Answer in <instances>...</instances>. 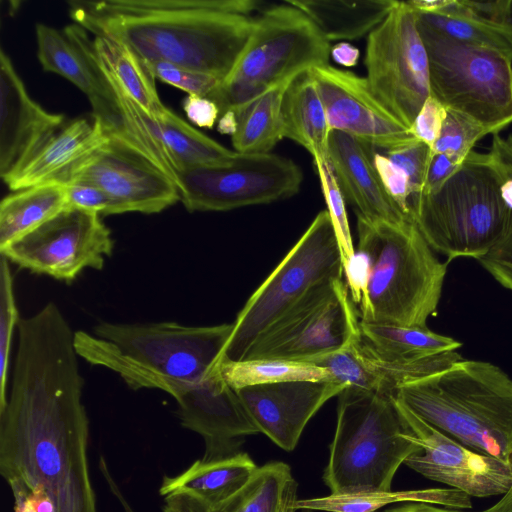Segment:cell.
<instances>
[{
  "mask_svg": "<svg viewBox=\"0 0 512 512\" xmlns=\"http://www.w3.org/2000/svg\"><path fill=\"white\" fill-rule=\"evenodd\" d=\"M68 207L103 216L115 215L113 200L100 188L84 182L64 184Z\"/></svg>",
  "mask_w": 512,
  "mask_h": 512,
  "instance_id": "7bdbcfd3",
  "label": "cell"
},
{
  "mask_svg": "<svg viewBox=\"0 0 512 512\" xmlns=\"http://www.w3.org/2000/svg\"><path fill=\"white\" fill-rule=\"evenodd\" d=\"M425 502L441 504L451 508L469 509L470 496L464 492L449 489H424L407 491H384L357 494H329L327 496L302 499L295 503L296 510L325 512H376L394 503Z\"/></svg>",
  "mask_w": 512,
  "mask_h": 512,
  "instance_id": "f546056e",
  "label": "cell"
},
{
  "mask_svg": "<svg viewBox=\"0 0 512 512\" xmlns=\"http://www.w3.org/2000/svg\"><path fill=\"white\" fill-rule=\"evenodd\" d=\"M126 116L147 137L156 142L178 174L181 171L230 163L237 152L193 128L167 107L152 117L130 98L122 103Z\"/></svg>",
  "mask_w": 512,
  "mask_h": 512,
  "instance_id": "603a6c76",
  "label": "cell"
},
{
  "mask_svg": "<svg viewBox=\"0 0 512 512\" xmlns=\"http://www.w3.org/2000/svg\"><path fill=\"white\" fill-rule=\"evenodd\" d=\"M366 268L358 304L363 321L427 327L440 302L448 261L441 262L415 223L357 216Z\"/></svg>",
  "mask_w": 512,
  "mask_h": 512,
  "instance_id": "3957f363",
  "label": "cell"
},
{
  "mask_svg": "<svg viewBox=\"0 0 512 512\" xmlns=\"http://www.w3.org/2000/svg\"><path fill=\"white\" fill-rule=\"evenodd\" d=\"M384 154L407 175L411 189V201L422 193L431 147L421 141L384 151ZM411 203V202H410Z\"/></svg>",
  "mask_w": 512,
  "mask_h": 512,
  "instance_id": "60d3db41",
  "label": "cell"
},
{
  "mask_svg": "<svg viewBox=\"0 0 512 512\" xmlns=\"http://www.w3.org/2000/svg\"><path fill=\"white\" fill-rule=\"evenodd\" d=\"M372 161L379 179L392 200L410 219L411 189L405 172L394 164L384 153H374Z\"/></svg>",
  "mask_w": 512,
  "mask_h": 512,
  "instance_id": "b9f144b4",
  "label": "cell"
},
{
  "mask_svg": "<svg viewBox=\"0 0 512 512\" xmlns=\"http://www.w3.org/2000/svg\"><path fill=\"white\" fill-rule=\"evenodd\" d=\"M182 107L187 118L200 128L212 129L220 117L219 107L207 97L187 95Z\"/></svg>",
  "mask_w": 512,
  "mask_h": 512,
  "instance_id": "c3c4849f",
  "label": "cell"
},
{
  "mask_svg": "<svg viewBox=\"0 0 512 512\" xmlns=\"http://www.w3.org/2000/svg\"><path fill=\"white\" fill-rule=\"evenodd\" d=\"M415 13L419 20L447 37L468 44L498 48L510 54L500 29L476 17L466 0H449L437 14Z\"/></svg>",
  "mask_w": 512,
  "mask_h": 512,
  "instance_id": "e575fe53",
  "label": "cell"
},
{
  "mask_svg": "<svg viewBox=\"0 0 512 512\" xmlns=\"http://www.w3.org/2000/svg\"><path fill=\"white\" fill-rule=\"evenodd\" d=\"M309 73L323 101L330 131L343 132L384 151L417 140L375 96L366 77L330 64Z\"/></svg>",
  "mask_w": 512,
  "mask_h": 512,
  "instance_id": "ac0fdd59",
  "label": "cell"
},
{
  "mask_svg": "<svg viewBox=\"0 0 512 512\" xmlns=\"http://www.w3.org/2000/svg\"><path fill=\"white\" fill-rule=\"evenodd\" d=\"M314 164L327 205V211L334 227L345 273L356 255L346 211V201L328 162L314 161Z\"/></svg>",
  "mask_w": 512,
  "mask_h": 512,
  "instance_id": "8d00e7d4",
  "label": "cell"
},
{
  "mask_svg": "<svg viewBox=\"0 0 512 512\" xmlns=\"http://www.w3.org/2000/svg\"><path fill=\"white\" fill-rule=\"evenodd\" d=\"M289 84L272 89L236 114L238 127L231 137L234 151L242 154L271 153L284 138L281 108Z\"/></svg>",
  "mask_w": 512,
  "mask_h": 512,
  "instance_id": "4dcf8cb0",
  "label": "cell"
},
{
  "mask_svg": "<svg viewBox=\"0 0 512 512\" xmlns=\"http://www.w3.org/2000/svg\"><path fill=\"white\" fill-rule=\"evenodd\" d=\"M104 476L105 478L107 479L108 483H109V486L112 490V492L117 496V498L119 499V501L121 502V504L123 505L124 507V510L125 512H135L133 510V508L128 504V502L126 501V499L123 497V495L121 494L118 486L115 484V482L112 480L109 472H106L104 473Z\"/></svg>",
  "mask_w": 512,
  "mask_h": 512,
  "instance_id": "6f0895ef",
  "label": "cell"
},
{
  "mask_svg": "<svg viewBox=\"0 0 512 512\" xmlns=\"http://www.w3.org/2000/svg\"><path fill=\"white\" fill-rule=\"evenodd\" d=\"M13 279L8 260L2 256L0 264V409L7 399L8 367L15 327L19 324Z\"/></svg>",
  "mask_w": 512,
  "mask_h": 512,
  "instance_id": "74e56055",
  "label": "cell"
},
{
  "mask_svg": "<svg viewBox=\"0 0 512 512\" xmlns=\"http://www.w3.org/2000/svg\"><path fill=\"white\" fill-rule=\"evenodd\" d=\"M487 134L489 132L475 120L446 109V116L431 152L444 153L463 161L475 143Z\"/></svg>",
  "mask_w": 512,
  "mask_h": 512,
  "instance_id": "f35d334b",
  "label": "cell"
},
{
  "mask_svg": "<svg viewBox=\"0 0 512 512\" xmlns=\"http://www.w3.org/2000/svg\"><path fill=\"white\" fill-rule=\"evenodd\" d=\"M89 48L101 70L125 95L152 117L165 112L167 107L158 95L155 77L133 51L109 37L91 33Z\"/></svg>",
  "mask_w": 512,
  "mask_h": 512,
  "instance_id": "4316f807",
  "label": "cell"
},
{
  "mask_svg": "<svg viewBox=\"0 0 512 512\" xmlns=\"http://www.w3.org/2000/svg\"><path fill=\"white\" fill-rule=\"evenodd\" d=\"M360 342L361 336L343 348L305 363L327 369L334 382L367 391L384 392L380 378L367 366L361 356Z\"/></svg>",
  "mask_w": 512,
  "mask_h": 512,
  "instance_id": "d590c367",
  "label": "cell"
},
{
  "mask_svg": "<svg viewBox=\"0 0 512 512\" xmlns=\"http://www.w3.org/2000/svg\"><path fill=\"white\" fill-rule=\"evenodd\" d=\"M258 466L244 452L215 459H199L176 476H164L159 493L187 495L213 508L240 490Z\"/></svg>",
  "mask_w": 512,
  "mask_h": 512,
  "instance_id": "cb8c5ba5",
  "label": "cell"
},
{
  "mask_svg": "<svg viewBox=\"0 0 512 512\" xmlns=\"http://www.w3.org/2000/svg\"><path fill=\"white\" fill-rule=\"evenodd\" d=\"M492 155L471 151L436 191L410 203L411 218L432 248L450 262L479 259L512 233V209L502 195Z\"/></svg>",
  "mask_w": 512,
  "mask_h": 512,
  "instance_id": "8992f818",
  "label": "cell"
},
{
  "mask_svg": "<svg viewBox=\"0 0 512 512\" xmlns=\"http://www.w3.org/2000/svg\"><path fill=\"white\" fill-rule=\"evenodd\" d=\"M283 136L304 147L314 161H328L330 128L309 71L293 79L282 100Z\"/></svg>",
  "mask_w": 512,
  "mask_h": 512,
  "instance_id": "d4e9b609",
  "label": "cell"
},
{
  "mask_svg": "<svg viewBox=\"0 0 512 512\" xmlns=\"http://www.w3.org/2000/svg\"><path fill=\"white\" fill-rule=\"evenodd\" d=\"M220 372L224 380L235 390L263 384L288 381L334 382L330 372L305 362L278 359L223 360Z\"/></svg>",
  "mask_w": 512,
  "mask_h": 512,
  "instance_id": "1f68e13d",
  "label": "cell"
},
{
  "mask_svg": "<svg viewBox=\"0 0 512 512\" xmlns=\"http://www.w3.org/2000/svg\"><path fill=\"white\" fill-rule=\"evenodd\" d=\"M416 20L428 58L430 95L446 109L475 120L489 134L511 124V55L452 39Z\"/></svg>",
  "mask_w": 512,
  "mask_h": 512,
  "instance_id": "9c48e42d",
  "label": "cell"
},
{
  "mask_svg": "<svg viewBox=\"0 0 512 512\" xmlns=\"http://www.w3.org/2000/svg\"><path fill=\"white\" fill-rule=\"evenodd\" d=\"M399 412L422 452L404 464L422 476L470 497L505 494L512 485V463L474 451L437 430L395 396Z\"/></svg>",
  "mask_w": 512,
  "mask_h": 512,
  "instance_id": "2e32d148",
  "label": "cell"
},
{
  "mask_svg": "<svg viewBox=\"0 0 512 512\" xmlns=\"http://www.w3.org/2000/svg\"><path fill=\"white\" fill-rule=\"evenodd\" d=\"M422 451L394 395L348 386L338 395L323 480L331 494L391 491L400 465Z\"/></svg>",
  "mask_w": 512,
  "mask_h": 512,
  "instance_id": "52a82bcc",
  "label": "cell"
},
{
  "mask_svg": "<svg viewBox=\"0 0 512 512\" xmlns=\"http://www.w3.org/2000/svg\"><path fill=\"white\" fill-rule=\"evenodd\" d=\"M76 24L109 37L143 61L162 60L223 81L233 69L255 25L250 16L213 11L97 15L69 6Z\"/></svg>",
  "mask_w": 512,
  "mask_h": 512,
  "instance_id": "5b68a950",
  "label": "cell"
},
{
  "mask_svg": "<svg viewBox=\"0 0 512 512\" xmlns=\"http://www.w3.org/2000/svg\"><path fill=\"white\" fill-rule=\"evenodd\" d=\"M143 61V60H142ZM155 79L185 91L188 95L209 97L222 82L219 78L162 60L143 61Z\"/></svg>",
  "mask_w": 512,
  "mask_h": 512,
  "instance_id": "ab89813d",
  "label": "cell"
},
{
  "mask_svg": "<svg viewBox=\"0 0 512 512\" xmlns=\"http://www.w3.org/2000/svg\"><path fill=\"white\" fill-rule=\"evenodd\" d=\"M164 499L163 512H210V507L187 495H171Z\"/></svg>",
  "mask_w": 512,
  "mask_h": 512,
  "instance_id": "681fc988",
  "label": "cell"
},
{
  "mask_svg": "<svg viewBox=\"0 0 512 512\" xmlns=\"http://www.w3.org/2000/svg\"><path fill=\"white\" fill-rule=\"evenodd\" d=\"M477 261L501 286L512 291V233Z\"/></svg>",
  "mask_w": 512,
  "mask_h": 512,
  "instance_id": "f6af8a7d",
  "label": "cell"
},
{
  "mask_svg": "<svg viewBox=\"0 0 512 512\" xmlns=\"http://www.w3.org/2000/svg\"><path fill=\"white\" fill-rule=\"evenodd\" d=\"M489 153L502 175V195L512 209V134L506 138L495 134Z\"/></svg>",
  "mask_w": 512,
  "mask_h": 512,
  "instance_id": "bcb514c9",
  "label": "cell"
},
{
  "mask_svg": "<svg viewBox=\"0 0 512 512\" xmlns=\"http://www.w3.org/2000/svg\"><path fill=\"white\" fill-rule=\"evenodd\" d=\"M330 42L301 10L267 8L255 19L249 40L228 76L210 94L220 110L236 114L311 69L329 64Z\"/></svg>",
  "mask_w": 512,
  "mask_h": 512,
  "instance_id": "ba28073f",
  "label": "cell"
},
{
  "mask_svg": "<svg viewBox=\"0 0 512 512\" xmlns=\"http://www.w3.org/2000/svg\"><path fill=\"white\" fill-rule=\"evenodd\" d=\"M74 336L53 302L18 324L11 384L0 409V472L24 489L36 512H97Z\"/></svg>",
  "mask_w": 512,
  "mask_h": 512,
  "instance_id": "6da1fadb",
  "label": "cell"
},
{
  "mask_svg": "<svg viewBox=\"0 0 512 512\" xmlns=\"http://www.w3.org/2000/svg\"><path fill=\"white\" fill-rule=\"evenodd\" d=\"M233 323L187 326L176 322H102L76 331L78 355L118 374L132 389H160L175 400L193 395L219 373Z\"/></svg>",
  "mask_w": 512,
  "mask_h": 512,
  "instance_id": "7a4b0ae2",
  "label": "cell"
},
{
  "mask_svg": "<svg viewBox=\"0 0 512 512\" xmlns=\"http://www.w3.org/2000/svg\"><path fill=\"white\" fill-rule=\"evenodd\" d=\"M446 108L431 95L418 112L410 132L418 140L432 147L440 133Z\"/></svg>",
  "mask_w": 512,
  "mask_h": 512,
  "instance_id": "ee69618b",
  "label": "cell"
},
{
  "mask_svg": "<svg viewBox=\"0 0 512 512\" xmlns=\"http://www.w3.org/2000/svg\"><path fill=\"white\" fill-rule=\"evenodd\" d=\"M482 512H512V485L496 504Z\"/></svg>",
  "mask_w": 512,
  "mask_h": 512,
  "instance_id": "9f6ffc18",
  "label": "cell"
},
{
  "mask_svg": "<svg viewBox=\"0 0 512 512\" xmlns=\"http://www.w3.org/2000/svg\"><path fill=\"white\" fill-rule=\"evenodd\" d=\"M66 122L27 93L9 56L0 51V176L22 167Z\"/></svg>",
  "mask_w": 512,
  "mask_h": 512,
  "instance_id": "ffe728a7",
  "label": "cell"
},
{
  "mask_svg": "<svg viewBox=\"0 0 512 512\" xmlns=\"http://www.w3.org/2000/svg\"><path fill=\"white\" fill-rule=\"evenodd\" d=\"M302 181V170L289 158L238 153L228 164L181 171L177 186L190 212L228 211L290 198Z\"/></svg>",
  "mask_w": 512,
  "mask_h": 512,
  "instance_id": "4fadbf2b",
  "label": "cell"
},
{
  "mask_svg": "<svg viewBox=\"0 0 512 512\" xmlns=\"http://www.w3.org/2000/svg\"><path fill=\"white\" fill-rule=\"evenodd\" d=\"M500 31L508 44L512 57V0L508 1V7L500 25Z\"/></svg>",
  "mask_w": 512,
  "mask_h": 512,
  "instance_id": "11a10c76",
  "label": "cell"
},
{
  "mask_svg": "<svg viewBox=\"0 0 512 512\" xmlns=\"http://www.w3.org/2000/svg\"><path fill=\"white\" fill-rule=\"evenodd\" d=\"M298 484L292 477L285 486L279 512H295V503L297 501ZM302 512H312V510H301Z\"/></svg>",
  "mask_w": 512,
  "mask_h": 512,
  "instance_id": "f5cc1de1",
  "label": "cell"
},
{
  "mask_svg": "<svg viewBox=\"0 0 512 512\" xmlns=\"http://www.w3.org/2000/svg\"><path fill=\"white\" fill-rule=\"evenodd\" d=\"M463 161L444 153L431 152L421 194L438 190L458 170Z\"/></svg>",
  "mask_w": 512,
  "mask_h": 512,
  "instance_id": "7dc6e473",
  "label": "cell"
},
{
  "mask_svg": "<svg viewBox=\"0 0 512 512\" xmlns=\"http://www.w3.org/2000/svg\"><path fill=\"white\" fill-rule=\"evenodd\" d=\"M384 512H462L455 509L440 508L425 502H406Z\"/></svg>",
  "mask_w": 512,
  "mask_h": 512,
  "instance_id": "816d5d0a",
  "label": "cell"
},
{
  "mask_svg": "<svg viewBox=\"0 0 512 512\" xmlns=\"http://www.w3.org/2000/svg\"><path fill=\"white\" fill-rule=\"evenodd\" d=\"M362 345L372 356L385 361H410L456 351L462 344L427 327L359 322Z\"/></svg>",
  "mask_w": 512,
  "mask_h": 512,
  "instance_id": "83f0119b",
  "label": "cell"
},
{
  "mask_svg": "<svg viewBox=\"0 0 512 512\" xmlns=\"http://www.w3.org/2000/svg\"><path fill=\"white\" fill-rule=\"evenodd\" d=\"M113 248L99 214L67 207L0 252L24 269L69 283L86 268L101 270Z\"/></svg>",
  "mask_w": 512,
  "mask_h": 512,
  "instance_id": "5bb4252c",
  "label": "cell"
},
{
  "mask_svg": "<svg viewBox=\"0 0 512 512\" xmlns=\"http://www.w3.org/2000/svg\"><path fill=\"white\" fill-rule=\"evenodd\" d=\"M108 137L66 183L100 188L113 200L115 214L159 213L180 200L178 186L165 172L120 138Z\"/></svg>",
  "mask_w": 512,
  "mask_h": 512,
  "instance_id": "e0dca14e",
  "label": "cell"
},
{
  "mask_svg": "<svg viewBox=\"0 0 512 512\" xmlns=\"http://www.w3.org/2000/svg\"><path fill=\"white\" fill-rule=\"evenodd\" d=\"M366 79L375 96L410 129L430 96L429 67L415 11L405 1L367 37Z\"/></svg>",
  "mask_w": 512,
  "mask_h": 512,
  "instance_id": "7c38bea8",
  "label": "cell"
},
{
  "mask_svg": "<svg viewBox=\"0 0 512 512\" xmlns=\"http://www.w3.org/2000/svg\"><path fill=\"white\" fill-rule=\"evenodd\" d=\"M394 396L452 439L512 463V378L500 367L462 359Z\"/></svg>",
  "mask_w": 512,
  "mask_h": 512,
  "instance_id": "277c9868",
  "label": "cell"
},
{
  "mask_svg": "<svg viewBox=\"0 0 512 512\" xmlns=\"http://www.w3.org/2000/svg\"><path fill=\"white\" fill-rule=\"evenodd\" d=\"M306 14L328 42L369 35L396 6V0H287Z\"/></svg>",
  "mask_w": 512,
  "mask_h": 512,
  "instance_id": "484cf974",
  "label": "cell"
},
{
  "mask_svg": "<svg viewBox=\"0 0 512 512\" xmlns=\"http://www.w3.org/2000/svg\"><path fill=\"white\" fill-rule=\"evenodd\" d=\"M35 33L42 68L66 78L86 95L92 114L101 121L108 136L120 138L159 167L148 146L127 121L115 92L93 58L89 32L76 23L62 31L37 23Z\"/></svg>",
  "mask_w": 512,
  "mask_h": 512,
  "instance_id": "9a60e30c",
  "label": "cell"
},
{
  "mask_svg": "<svg viewBox=\"0 0 512 512\" xmlns=\"http://www.w3.org/2000/svg\"><path fill=\"white\" fill-rule=\"evenodd\" d=\"M371 146L331 131L328 164L338 187L357 216L393 223L410 221L384 189L372 161ZM413 221V220H412Z\"/></svg>",
  "mask_w": 512,
  "mask_h": 512,
  "instance_id": "44dd1931",
  "label": "cell"
},
{
  "mask_svg": "<svg viewBox=\"0 0 512 512\" xmlns=\"http://www.w3.org/2000/svg\"><path fill=\"white\" fill-rule=\"evenodd\" d=\"M330 57L333 61L343 67H354L360 57V51L349 42L341 41L331 46Z\"/></svg>",
  "mask_w": 512,
  "mask_h": 512,
  "instance_id": "f907efd6",
  "label": "cell"
},
{
  "mask_svg": "<svg viewBox=\"0 0 512 512\" xmlns=\"http://www.w3.org/2000/svg\"><path fill=\"white\" fill-rule=\"evenodd\" d=\"M347 385L327 381H288L236 390L260 433L292 451L309 420Z\"/></svg>",
  "mask_w": 512,
  "mask_h": 512,
  "instance_id": "d6986e66",
  "label": "cell"
},
{
  "mask_svg": "<svg viewBox=\"0 0 512 512\" xmlns=\"http://www.w3.org/2000/svg\"><path fill=\"white\" fill-rule=\"evenodd\" d=\"M238 127L237 115L234 111H226L220 115L217 121V131L224 135L233 136Z\"/></svg>",
  "mask_w": 512,
  "mask_h": 512,
  "instance_id": "db71d44e",
  "label": "cell"
},
{
  "mask_svg": "<svg viewBox=\"0 0 512 512\" xmlns=\"http://www.w3.org/2000/svg\"><path fill=\"white\" fill-rule=\"evenodd\" d=\"M108 140L101 121L93 114L66 121L4 182L12 191L51 182L65 184L75 170Z\"/></svg>",
  "mask_w": 512,
  "mask_h": 512,
  "instance_id": "7402d4cb",
  "label": "cell"
},
{
  "mask_svg": "<svg viewBox=\"0 0 512 512\" xmlns=\"http://www.w3.org/2000/svg\"><path fill=\"white\" fill-rule=\"evenodd\" d=\"M342 278L325 281L267 327L242 359L308 362L360 338L359 322Z\"/></svg>",
  "mask_w": 512,
  "mask_h": 512,
  "instance_id": "8fae6325",
  "label": "cell"
},
{
  "mask_svg": "<svg viewBox=\"0 0 512 512\" xmlns=\"http://www.w3.org/2000/svg\"><path fill=\"white\" fill-rule=\"evenodd\" d=\"M291 468L281 461L258 467L248 482L210 512H279Z\"/></svg>",
  "mask_w": 512,
  "mask_h": 512,
  "instance_id": "836d02e7",
  "label": "cell"
},
{
  "mask_svg": "<svg viewBox=\"0 0 512 512\" xmlns=\"http://www.w3.org/2000/svg\"><path fill=\"white\" fill-rule=\"evenodd\" d=\"M256 0H71L69 6L97 15H139L170 11H213L249 16L260 9Z\"/></svg>",
  "mask_w": 512,
  "mask_h": 512,
  "instance_id": "d6a6232c",
  "label": "cell"
},
{
  "mask_svg": "<svg viewBox=\"0 0 512 512\" xmlns=\"http://www.w3.org/2000/svg\"><path fill=\"white\" fill-rule=\"evenodd\" d=\"M343 274L334 227L322 210L240 310L221 361L242 360L259 335L305 294Z\"/></svg>",
  "mask_w": 512,
  "mask_h": 512,
  "instance_id": "30bf717a",
  "label": "cell"
},
{
  "mask_svg": "<svg viewBox=\"0 0 512 512\" xmlns=\"http://www.w3.org/2000/svg\"><path fill=\"white\" fill-rule=\"evenodd\" d=\"M67 207L62 183H44L13 191L0 203V250Z\"/></svg>",
  "mask_w": 512,
  "mask_h": 512,
  "instance_id": "f1b7e54d",
  "label": "cell"
}]
</instances>
